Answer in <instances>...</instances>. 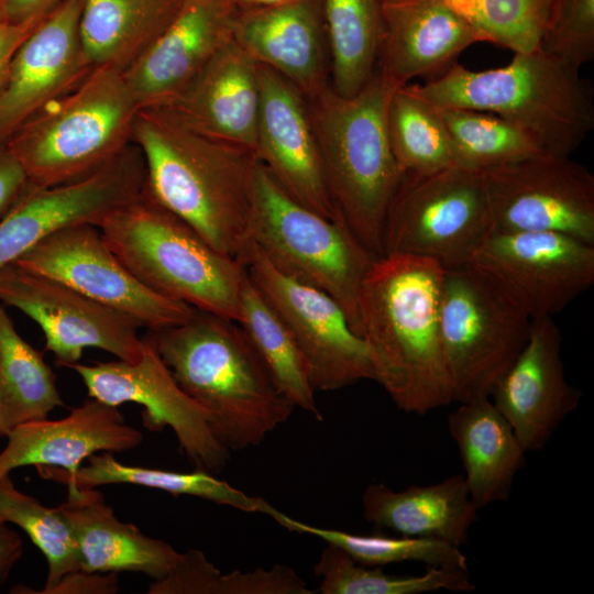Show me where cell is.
<instances>
[{
	"label": "cell",
	"mask_w": 594,
	"mask_h": 594,
	"mask_svg": "<svg viewBox=\"0 0 594 594\" xmlns=\"http://www.w3.org/2000/svg\"><path fill=\"white\" fill-rule=\"evenodd\" d=\"M258 81V160L292 198L327 219L340 221L327 188L305 96L267 66L260 65Z\"/></svg>",
	"instance_id": "obj_20"
},
{
	"label": "cell",
	"mask_w": 594,
	"mask_h": 594,
	"mask_svg": "<svg viewBox=\"0 0 594 594\" xmlns=\"http://www.w3.org/2000/svg\"><path fill=\"white\" fill-rule=\"evenodd\" d=\"M362 507L364 518L377 528L440 539L457 547L468 543L470 529L479 518L462 474L403 491L371 484L362 494Z\"/></svg>",
	"instance_id": "obj_28"
},
{
	"label": "cell",
	"mask_w": 594,
	"mask_h": 594,
	"mask_svg": "<svg viewBox=\"0 0 594 594\" xmlns=\"http://www.w3.org/2000/svg\"><path fill=\"white\" fill-rule=\"evenodd\" d=\"M444 124L453 166L483 172L543 153L522 131L490 112L437 108Z\"/></svg>",
	"instance_id": "obj_37"
},
{
	"label": "cell",
	"mask_w": 594,
	"mask_h": 594,
	"mask_svg": "<svg viewBox=\"0 0 594 594\" xmlns=\"http://www.w3.org/2000/svg\"><path fill=\"white\" fill-rule=\"evenodd\" d=\"M540 50L581 69L594 58V0H559Z\"/></svg>",
	"instance_id": "obj_40"
},
{
	"label": "cell",
	"mask_w": 594,
	"mask_h": 594,
	"mask_svg": "<svg viewBox=\"0 0 594 594\" xmlns=\"http://www.w3.org/2000/svg\"><path fill=\"white\" fill-rule=\"evenodd\" d=\"M88 464L80 466L73 475L56 466H36L38 474L64 485L74 484L80 488H95L106 484H133L156 488L172 495H189L207 499L218 505L229 506L245 513L268 515L272 505L262 497L251 496L233 487L211 473L196 470L183 473L118 462L111 452L92 454Z\"/></svg>",
	"instance_id": "obj_30"
},
{
	"label": "cell",
	"mask_w": 594,
	"mask_h": 594,
	"mask_svg": "<svg viewBox=\"0 0 594 594\" xmlns=\"http://www.w3.org/2000/svg\"><path fill=\"white\" fill-rule=\"evenodd\" d=\"M0 521H2V520L0 519Z\"/></svg>",
	"instance_id": "obj_49"
},
{
	"label": "cell",
	"mask_w": 594,
	"mask_h": 594,
	"mask_svg": "<svg viewBox=\"0 0 594 594\" xmlns=\"http://www.w3.org/2000/svg\"><path fill=\"white\" fill-rule=\"evenodd\" d=\"M384 1V0H383Z\"/></svg>",
	"instance_id": "obj_50"
},
{
	"label": "cell",
	"mask_w": 594,
	"mask_h": 594,
	"mask_svg": "<svg viewBox=\"0 0 594 594\" xmlns=\"http://www.w3.org/2000/svg\"><path fill=\"white\" fill-rule=\"evenodd\" d=\"M0 452V479L21 466H56L73 475L98 452H124L138 447L142 433L124 421L118 407L96 398L73 408L58 420L21 424L7 436Z\"/></svg>",
	"instance_id": "obj_24"
},
{
	"label": "cell",
	"mask_w": 594,
	"mask_h": 594,
	"mask_svg": "<svg viewBox=\"0 0 594 594\" xmlns=\"http://www.w3.org/2000/svg\"><path fill=\"white\" fill-rule=\"evenodd\" d=\"M385 122L389 147L402 174L424 175L453 166L437 108L409 85L397 87L391 95Z\"/></svg>",
	"instance_id": "obj_34"
},
{
	"label": "cell",
	"mask_w": 594,
	"mask_h": 594,
	"mask_svg": "<svg viewBox=\"0 0 594 594\" xmlns=\"http://www.w3.org/2000/svg\"><path fill=\"white\" fill-rule=\"evenodd\" d=\"M46 15L15 24L0 22V89L13 54Z\"/></svg>",
	"instance_id": "obj_45"
},
{
	"label": "cell",
	"mask_w": 594,
	"mask_h": 594,
	"mask_svg": "<svg viewBox=\"0 0 594 594\" xmlns=\"http://www.w3.org/2000/svg\"><path fill=\"white\" fill-rule=\"evenodd\" d=\"M289 531L307 534L345 551L356 562L369 566L419 562L428 568L468 569L460 547L435 538L388 537L380 534L356 535L321 528L294 519L272 507L268 515Z\"/></svg>",
	"instance_id": "obj_35"
},
{
	"label": "cell",
	"mask_w": 594,
	"mask_h": 594,
	"mask_svg": "<svg viewBox=\"0 0 594 594\" xmlns=\"http://www.w3.org/2000/svg\"><path fill=\"white\" fill-rule=\"evenodd\" d=\"M232 0H185L154 44L123 72L139 107L169 103L232 37Z\"/></svg>",
	"instance_id": "obj_22"
},
{
	"label": "cell",
	"mask_w": 594,
	"mask_h": 594,
	"mask_svg": "<svg viewBox=\"0 0 594 594\" xmlns=\"http://www.w3.org/2000/svg\"><path fill=\"white\" fill-rule=\"evenodd\" d=\"M63 406L56 377L42 353L16 332L0 301V437L16 426L45 419Z\"/></svg>",
	"instance_id": "obj_33"
},
{
	"label": "cell",
	"mask_w": 594,
	"mask_h": 594,
	"mask_svg": "<svg viewBox=\"0 0 594 594\" xmlns=\"http://www.w3.org/2000/svg\"><path fill=\"white\" fill-rule=\"evenodd\" d=\"M63 0H0V22L22 23L46 15Z\"/></svg>",
	"instance_id": "obj_46"
},
{
	"label": "cell",
	"mask_w": 594,
	"mask_h": 594,
	"mask_svg": "<svg viewBox=\"0 0 594 594\" xmlns=\"http://www.w3.org/2000/svg\"><path fill=\"white\" fill-rule=\"evenodd\" d=\"M145 185V164L131 143L119 156L80 179L51 186L29 185L0 221V271L52 233L102 219L139 197Z\"/></svg>",
	"instance_id": "obj_17"
},
{
	"label": "cell",
	"mask_w": 594,
	"mask_h": 594,
	"mask_svg": "<svg viewBox=\"0 0 594 594\" xmlns=\"http://www.w3.org/2000/svg\"><path fill=\"white\" fill-rule=\"evenodd\" d=\"M439 317L453 402L490 397L525 345L531 318L472 263L444 270Z\"/></svg>",
	"instance_id": "obj_9"
},
{
	"label": "cell",
	"mask_w": 594,
	"mask_h": 594,
	"mask_svg": "<svg viewBox=\"0 0 594 594\" xmlns=\"http://www.w3.org/2000/svg\"><path fill=\"white\" fill-rule=\"evenodd\" d=\"M321 578V594H422L440 590L470 592L475 590L469 570L428 568L420 575L394 576L382 566H369L353 560L342 549L328 544L314 568Z\"/></svg>",
	"instance_id": "obj_36"
},
{
	"label": "cell",
	"mask_w": 594,
	"mask_h": 594,
	"mask_svg": "<svg viewBox=\"0 0 594 594\" xmlns=\"http://www.w3.org/2000/svg\"><path fill=\"white\" fill-rule=\"evenodd\" d=\"M436 108L494 113L546 154L571 156L594 129V89L580 69L540 48L514 53L507 65L471 70L453 64L441 76L409 85Z\"/></svg>",
	"instance_id": "obj_4"
},
{
	"label": "cell",
	"mask_w": 594,
	"mask_h": 594,
	"mask_svg": "<svg viewBox=\"0 0 594 594\" xmlns=\"http://www.w3.org/2000/svg\"><path fill=\"white\" fill-rule=\"evenodd\" d=\"M250 233L278 271L334 299L361 337V287L377 257L344 223L292 198L261 161L254 176Z\"/></svg>",
	"instance_id": "obj_8"
},
{
	"label": "cell",
	"mask_w": 594,
	"mask_h": 594,
	"mask_svg": "<svg viewBox=\"0 0 594 594\" xmlns=\"http://www.w3.org/2000/svg\"><path fill=\"white\" fill-rule=\"evenodd\" d=\"M30 182L14 156L0 145V221L29 187Z\"/></svg>",
	"instance_id": "obj_44"
},
{
	"label": "cell",
	"mask_w": 594,
	"mask_h": 594,
	"mask_svg": "<svg viewBox=\"0 0 594 594\" xmlns=\"http://www.w3.org/2000/svg\"><path fill=\"white\" fill-rule=\"evenodd\" d=\"M237 8H267L289 3L296 0H232Z\"/></svg>",
	"instance_id": "obj_48"
},
{
	"label": "cell",
	"mask_w": 594,
	"mask_h": 594,
	"mask_svg": "<svg viewBox=\"0 0 594 594\" xmlns=\"http://www.w3.org/2000/svg\"><path fill=\"white\" fill-rule=\"evenodd\" d=\"M232 37L256 63L285 77L305 97L329 84L322 0L237 8Z\"/></svg>",
	"instance_id": "obj_23"
},
{
	"label": "cell",
	"mask_w": 594,
	"mask_h": 594,
	"mask_svg": "<svg viewBox=\"0 0 594 594\" xmlns=\"http://www.w3.org/2000/svg\"><path fill=\"white\" fill-rule=\"evenodd\" d=\"M22 552L23 541L20 535L6 521H0V586L7 581Z\"/></svg>",
	"instance_id": "obj_47"
},
{
	"label": "cell",
	"mask_w": 594,
	"mask_h": 594,
	"mask_svg": "<svg viewBox=\"0 0 594 594\" xmlns=\"http://www.w3.org/2000/svg\"><path fill=\"white\" fill-rule=\"evenodd\" d=\"M492 230L482 172L450 166L403 174L385 216L382 256L414 255L452 268L470 263Z\"/></svg>",
	"instance_id": "obj_10"
},
{
	"label": "cell",
	"mask_w": 594,
	"mask_h": 594,
	"mask_svg": "<svg viewBox=\"0 0 594 594\" xmlns=\"http://www.w3.org/2000/svg\"><path fill=\"white\" fill-rule=\"evenodd\" d=\"M444 268L405 254L377 257L360 294L361 337L376 381L405 413L453 402L440 333Z\"/></svg>",
	"instance_id": "obj_2"
},
{
	"label": "cell",
	"mask_w": 594,
	"mask_h": 594,
	"mask_svg": "<svg viewBox=\"0 0 594 594\" xmlns=\"http://www.w3.org/2000/svg\"><path fill=\"white\" fill-rule=\"evenodd\" d=\"M0 301L15 307L42 329L56 364L78 363L86 348L134 362L145 348L138 323L53 278L14 264L0 271Z\"/></svg>",
	"instance_id": "obj_16"
},
{
	"label": "cell",
	"mask_w": 594,
	"mask_h": 594,
	"mask_svg": "<svg viewBox=\"0 0 594 594\" xmlns=\"http://www.w3.org/2000/svg\"><path fill=\"white\" fill-rule=\"evenodd\" d=\"M141 358L68 367L82 380L91 398L119 407L136 403L144 409L143 425L151 431L169 427L180 450L196 470L222 471L230 451L218 440L207 411L176 382L154 345L145 338Z\"/></svg>",
	"instance_id": "obj_14"
},
{
	"label": "cell",
	"mask_w": 594,
	"mask_h": 594,
	"mask_svg": "<svg viewBox=\"0 0 594 594\" xmlns=\"http://www.w3.org/2000/svg\"><path fill=\"white\" fill-rule=\"evenodd\" d=\"M559 0H451L484 42L527 53L540 48Z\"/></svg>",
	"instance_id": "obj_39"
},
{
	"label": "cell",
	"mask_w": 594,
	"mask_h": 594,
	"mask_svg": "<svg viewBox=\"0 0 594 594\" xmlns=\"http://www.w3.org/2000/svg\"><path fill=\"white\" fill-rule=\"evenodd\" d=\"M561 343L552 317L532 318L525 345L490 394L526 452L542 450L582 399L565 377Z\"/></svg>",
	"instance_id": "obj_19"
},
{
	"label": "cell",
	"mask_w": 594,
	"mask_h": 594,
	"mask_svg": "<svg viewBox=\"0 0 594 594\" xmlns=\"http://www.w3.org/2000/svg\"><path fill=\"white\" fill-rule=\"evenodd\" d=\"M185 0H84L79 35L94 67L121 72L161 36Z\"/></svg>",
	"instance_id": "obj_29"
},
{
	"label": "cell",
	"mask_w": 594,
	"mask_h": 594,
	"mask_svg": "<svg viewBox=\"0 0 594 594\" xmlns=\"http://www.w3.org/2000/svg\"><path fill=\"white\" fill-rule=\"evenodd\" d=\"M66 487V501L57 509L74 534L84 571L140 572L153 580L168 573L180 552L119 520L99 491L74 484Z\"/></svg>",
	"instance_id": "obj_26"
},
{
	"label": "cell",
	"mask_w": 594,
	"mask_h": 594,
	"mask_svg": "<svg viewBox=\"0 0 594 594\" xmlns=\"http://www.w3.org/2000/svg\"><path fill=\"white\" fill-rule=\"evenodd\" d=\"M179 386L208 414L229 450L260 444L295 406L283 395L238 322L195 310L179 324L150 331Z\"/></svg>",
	"instance_id": "obj_3"
},
{
	"label": "cell",
	"mask_w": 594,
	"mask_h": 594,
	"mask_svg": "<svg viewBox=\"0 0 594 594\" xmlns=\"http://www.w3.org/2000/svg\"><path fill=\"white\" fill-rule=\"evenodd\" d=\"M84 0H63L13 54L0 89V145L95 68L79 35Z\"/></svg>",
	"instance_id": "obj_18"
},
{
	"label": "cell",
	"mask_w": 594,
	"mask_h": 594,
	"mask_svg": "<svg viewBox=\"0 0 594 594\" xmlns=\"http://www.w3.org/2000/svg\"><path fill=\"white\" fill-rule=\"evenodd\" d=\"M139 107L123 72L95 67L4 143L30 184L51 187L98 170L132 143Z\"/></svg>",
	"instance_id": "obj_7"
},
{
	"label": "cell",
	"mask_w": 594,
	"mask_h": 594,
	"mask_svg": "<svg viewBox=\"0 0 594 594\" xmlns=\"http://www.w3.org/2000/svg\"><path fill=\"white\" fill-rule=\"evenodd\" d=\"M243 264L294 334L316 391H337L363 380L374 381L366 344L334 299L278 271L253 242Z\"/></svg>",
	"instance_id": "obj_13"
},
{
	"label": "cell",
	"mask_w": 594,
	"mask_h": 594,
	"mask_svg": "<svg viewBox=\"0 0 594 594\" xmlns=\"http://www.w3.org/2000/svg\"><path fill=\"white\" fill-rule=\"evenodd\" d=\"M13 264L58 280L128 316L148 331L185 322L196 310L142 284L91 223L74 224L52 233Z\"/></svg>",
	"instance_id": "obj_12"
},
{
	"label": "cell",
	"mask_w": 594,
	"mask_h": 594,
	"mask_svg": "<svg viewBox=\"0 0 594 594\" xmlns=\"http://www.w3.org/2000/svg\"><path fill=\"white\" fill-rule=\"evenodd\" d=\"M97 227L119 261L146 287L239 321L245 265L216 250L144 189Z\"/></svg>",
	"instance_id": "obj_6"
},
{
	"label": "cell",
	"mask_w": 594,
	"mask_h": 594,
	"mask_svg": "<svg viewBox=\"0 0 594 594\" xmlns=\"http://www.w3.org/2000/svg\"><path fill=\"white\" fill-rule=\"evenodd\" d=\"M447 422L475 507L507 502L527 453L509 422L490 397L459 403Z\"/></svg>",
	"instance_id": "obj_27"
},
{
	"label": "cell",
	"mask_w": 594,
	"mask_h": 594,
	"mask_svg": "<svg viewBox=\"0 0 594 594\" xmlns=\"http://www.w3.org/2000/svg\"><path fill=\"white\" fill-rule=\"evenodd\" d=\"M383 0H322L330 86L343 97L359 92L376 69Z\"/></svg>",
	"instance_id": "obj_32"
},
{
	"label": "cell",
	"mask_w": 594,
	"mask_h": 594,
	"mask_svg": "<svg viewBox=\"0 0 594 594\" xmlns=\"http://www.w3.org/2000/svg\"><path fill=\"white\" fill-rule=\"evenodd\" d=\"M221 571L208 561L202 551L189 549L179 554L168 573L154 580L148 594H215Z\"/></svg>",
	"instance_id": "obj_42"
},
{
	"label": "cell",
	"mask_w": 594,
	"mask_h": 594,
	"mask_svg": "<svg viewBox=\"0 0 594 594\" xmlns=\"http://www.w3.org/2000/svg\"><path fill=\"white\" fill-rule=\"evenodd\" d=\"M238 323L283 395L295 407L321 420L308 363L287 323L249 274L243 286Z\"/></svg>",
	"instance_id": "obj_31"
},
{
	"label": "cell",
	"mask_w": 594,
	"mask_h": 594,
	"mask_svg": "<svg viewBox=\"0 0 594 594\" xmlns=\"http://www.w3.org/2000/svg\"><path fill=\"white\" fill-rule=\"evenodd\" d=\"M119 591L117 572L78 570L63 576L46 594H113Z\"/></svg>",
	"instance_id": "obj_43"
},
{
	"label": "cell",
	"mask_w": 594,
	"mask_h": 594,
	"mask_svg": "<svg viewBox=\"0 0 594 594\" xmlns=\"http://www.w3.org/2000/svg\"><path fill=\"white\" fill-rule=\"evenodd\" d=\"M470 263L531 319L562 311L594 283V244L558 232L492 231Z\"/></svg>",
	"instance_id": "obj_15"
},
{
	"label": "cell",
	"mask_w": 594,
	"mask_h": 594,
	"mask_svg": "<svg viewBox=\"0 0 594 594\" xmlns=\"http://www.w3.org/2000/svg\"><path fill=\"white\" fill-rule=\"evenodd\" d=\"M376 69L395 86L435 79L484 42L451 0H384Z\"/></svg>",
	"instance_id": "obj_21"
},
{
	"label": "cell",
	"mask_w": 594,
	"mask_h": 594,
	"mask_svg": "<svg viewBox=\"0 0 594 594\" xmlns=\"http://www.w3.org/2000/svg\"><path fill=\"white\" fill-rule=\"evenodd\" d=\"M492 231H549L594 244V176L541 153L482 172Z\"/></svg>",
	"instance_id": "obj_11"
},
{
	"label": "cell",
	"mask_w": 594,
	"mask_h": 594,
	"mask_svg": "<svg viewBox=\"0 0 594 594\" xmlns=\"http://www.w3.org/2000/svg\"><path fill=\"white\" fill-rule=\"evenodd\" d=\"M0 519L22 528L47 560L46 594L63 576L82 570L74 534L56 508L42 505L34 497L18 491L9 475L0 479Z\"/></svg>",
	"instance_id": "obj_38"
},
{
	"label": "cell",
	"mask_w": 594,
	"mask_h": 594,
	"mask_svg": "<svg viewBox=\"0 0 594 594\" xmlns=\"http://www.w3.org/2000/svg\"><path fill=\"white\" fill-rule=\"evenodd\" d=\"M298 573L283 564L253 571L239 570L217 578L215 594H311Z\"/></svg>",
	"instance_id": "obj_41"
},
{
	"label": "cell",
	"mask_w": 594,
	"mask_h": 594,
	"mask_svg": "<svg viewBox=\"0 0 594 594\" xmlns=\"http://www.w3.org/2000/svg\"><path fill=\"white\" fill-rule=\"evenodd\" d=\"M258 67L231 37L164 107L197 131L255 151Z\"/></svg>",
	"instance_id": "obj_25"
},
{
	"label": "cell",
	"mask_w": 594,
	"mask_h": 594,
	"mask_svg": "<svg viewBox=\"0 0 594 594\" xmlns=\"http://www.w3.org/2000/svg\"><path fill=\"white\" fill-rule=\"evenodd\" d=\"M396 88L375 69L351 97L337 94L330 82L305 97L338 219L375 257L382 256L385 216L403 176L385 122Z\"/></svg>",
	"instance_id": "obj_5"
},
{
	"label": "cell",
	"mask_w": 594,
	"mask_h": 594,
	"mask_svg": "<svg viewBox=\"0 0 594 594\" xmlns=\"http://www.w3.org/2000/svg\"><path fill=\"white\" fill-rule=\"evenodd\" d=\"M132 143L143 155L146 195L243 263L252 245L255 151L197 131L165 107L138 110Z\"/></svg>",
	"instance_id": "obj_1"
}]
</instances>
